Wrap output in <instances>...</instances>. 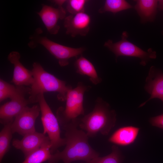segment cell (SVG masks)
<instances>
[{"label":"cell","instance_id":"obj_13","mask_svg":"<svg viewBox=\"0 0 163 163\" xmlns=\"http://www.w3.org/2000/svg\"><path fill=\"white\" fill-rule=\"evenodd\" d=\"M145 91L150 95L146 101L141 104V107L150 100L154 98L160 99L163 103V72L155 66H151L145 79Z\"/></svg>","mask_w":163,"mask_h":163},{"label":"cell","instance_id":"obj_18","mask_svg":"<svg viewBox=\"0 0 163 163\" xmlns=\"http://www.w3.org/2000/svg\"><path fill=\"white\" fill-rule=\"evenodd\" d=\"M51 147L50 140L44 143L38 149L32 152L25 158L22 163H42L48 161L50 158Z\"/></svg>","mask_w":163,"mask_h":163},{"label":"cell","instance_id":"obj_12","mask_svg":"<svg viewBox=\"0 0 163 163\" xmlns=\"http://www.w3.org/2000/svg\"><path fill=\"white\" fill-rule=\"evenodd\" d=\"M49 140H50L48 136L35 131L25 135L21 140L14 139L12 145L16 149L21 150L26 158Z\"/></svg>","mask_w":163,"mask_h":163},{"label":"cell","instance_id":"obj_25","mask_svg":"<svg viewBox=\"0 0 163 163\" xmlns=\"http://www.w3.org/2000/svg\"><path fill=\"white\" fill-rule=\"evenodd\" d=\"M158 7L160 9L163 10V0L158 1Z\"/></svg>","mask_w":163,"mask_h":163},{"label":"cell","instance_id":"obj_19","mask_svg":"<svg viewBox=\"0 0 163 163\" xmlns=\"http://www.w3.org/2000/svg\"><path fill=\"white\" fill-rule=\"evenodd\" d=\"M12 122L4 125L0 132V162L2 163L3 158L8 151L10 143L12 138L11 124Z\"/></svg>","mask_w":163,"mask_h":163},{"label":"cell","instance_id":"obj_5","mask_svg":"<svg viewBox=\"0 0 163 163\" xmlns=\"http://www.w3.org/2000/svg\"><path fill=\"white\" fill-rule=\"evenodd\" d=\"M41 114V120L43 128V133H47L50 138L51 147L50 152L53 154L58 149L66 145L65 138L60 136V130L58 119L47 103L44 94H39L37 99Z\"/></svg>","mask_w":163,"mask_h":163},{"label":"cell","instance_id":"obj_22","mask_svg":"<svg viewBox=\"0 0 163 163\" xmlns=\"http://www.w3.org/2000/svg\"><path fill=\"white\" fill-rule=\"evenodd\" d=\"M18 87L11 84L2 79H0V102L11 98L17 92Z\"/></svg>","mask_w":163,"mask_h":163},{"label":"cell","instance_id":"obj_1","mask_svg":"<svg viewBox=\"0 0 163 163\" xmlns=\"http://www.w3.org/2000/svg\"><path fill=\"white\" fill-rule=\"evenodd\" d=\"M79 122L80 119L62 127L65 131L66 147L62 151L52 154L48 163H57L60 160L64 163L78 160L87 162L99 156V153L89 144L86 133L78 129Z\"/></svg>","mask_w":163,"mask_h":163},{"label":"cell","instance_id":"obj_9","mask_svg":"<svg viewBox=\"0 0 163 163\" xmlns=\"http://www.w3.org/2000/svg\"><path fill=\"white\" fill-rule=\"evenodd\" d=\"M40 111L39 105L26 107L14 119L11 124L13 134L17 133L24 136L36 131L35 123Z\"/></svg>","mask_w":163,"mask_h":163},{"label":"cell","instance_id":"obj_7","mask_svg":"<svg viewBox=\"0 0 163 163\" xmlns=\"http://www.w3.org/2000/svg\"><path fill=\"white\" fill-rule=\"evenodd\" d=\"M38 34V28L35 33L30 37L31 40L28 44L29 46L33 48L36 43L42 45L58 59L59 64L62 67L67 66L70 58L76 57L82 55L85 50L84 47L74 48L60 44L50 40L46 37Z\"/></svg>","mask_w":163,"mask_h":163},{"label":"cell","instance_id":"obj_10","mask_svg":"<svg viewBox=\"0 0 163 163\" xmlns=\"http://www.w3.org/2000/svg\"><path fill=\"white\" fill-rule=\"evenodd\" d=\"M66 0H55L53 2L58 6L55 8L44 4L42 5L40 11L37 13L41 18L47 31L51 34H56L58 32L60 26L57 24L59 19H64L66 11L62 5Z\"/></svg>","mask_w":163,"mask_h":163},{"label":"cell","instance_id":"obj_4","mask_svg":"<svg viewBox=\"0 0 163 163\" xmlns=\"http://www.w3.org/2000/svg\"><path fill=\"white\" fill-rule=\"evenodd\" d=\"M91 88L90 86L79 82L76 87L69 90L65 107H59L56 111V117L62 127L78 120L79 116L84 115V95Z\"/></svg>","mask_w":163,"mask_h":163},{"label":"cell","instance_id":"obj_15","mask_svg":"<svg viewBox=\"0 0 163 163\" xmlns=\"http://www.w3.org/2000/svg\"><path fill=\"white\" fill-rule=\"evenodd\" d=\"M135 10L140 18V22L145 23L153 21L155 18L158 1L135 0Z\"/></svg>","mask_w":163,"mask_h":163},{"label":"cell","instance_id":"obj_24","mask_svg":"<svg viewBox=\"0 0 163 163\" xmlns=\"http://www.w3.org/2000/svg\"><path fill=\"white\" fill-rule=\"evenodd\" d=\"M149 122L152 126L163 129V114L151 118Z\"/></svg>","mask_w":163,"mask_h":163},{"label":"cell","instance_id":"obj_16","mask_svg":"<svg viewBox=\"0 0 163 163\" xmlns=\"http://www.w3.org/2000/svg\"><path fill=\"white\" fill-rule=\"evenodd\" d=\"M139 128L133 126L120 128L110 137L108 141L117 145L125 146L133 143L136 139Z\"/></svg>","mask_w":163,"mask_h":163},{"label":"cell","instance_id":"obj_20","mask_svg":"<svg viewBox=\"0 0 163 163\" xmlns=\"http://www.w3.org/2000/svg\"><path fill=\"white\" fill-rule=\"evenodd\" d=\"M132 6L124 0H107L98 10L100 13L110 12L115 14L119 12L131 8Z\"/></svg>","mask_w":163,"mask_h":163},{"label":"cell","instance_id":"obj_21","mask_svg":"<svg viewBox=\"0 0 163 163\" xmlns=\"http://www.w3.org/2000/svg\"><path fill=\"white\" fill-rule=\"evenodd\" d=\"M111 149L112 152L109 155L95 157L85 163H122L123 156L120 149L115 145L112 146Z\"/></svg>","mask_w":163,"mask_h":163},{"label":"cell","instance_id":"obj_2","mask_svg":"<svg viewBox=\"0 0 163 163\" xmlns=\"http://www.w3.org/2000/svg\"><path fill=\"white\" fill-rule=\"evenodd\" d=\"M116 117L115 111L108 103L98 97L92 111L80 118L78 126L86 131L89 137H94L99 133L106 136L115 126Z\"/></svg>","mask_w":163,"mask_h":163},{"label":"cell","instance_id":"obj_3","mask_svg":"<svg viewBox=\"0 0 163 163\" xmlns=\"http://www.w3.org/2000/svg\"><path fill=\"white\" fill-rule=\"evenodd\" d=\"M34 81L30 86L28 99L30 103L37 102L38 95L48 92L58 93L57 98L60 101H66L67 94L72 86L45 71L38 62L33 64L31 70Z\"/></svg>","mask_w":163,"mask_h":163},{"label":"cell","instance_id":"obj_17","mask_svg":"<svg viewBox=\"0 0 163 163\" xmlns=\"http://www.w3.org/2000/svg\"><path fill=\"white\" fill-rule=\"evenodd\" d=\"M74 65L76 72L81 75L88 76L93 84L97 85L102 82V79L98 76L93 64L82 55L77 58Z\"/></svg>","mask_w":163,"mask_h":163},{"label":"cell","instance_id":"obj_8","mask_svg":"<svg viewBox=\"0 0 163 163\" xmlns=\"http://www.w3.org/2000/svg\"><path fill=\"white\" fill-rule=\"evenodd\" d=\"M17 92L11 101L0 107V122L3 125L12 122L15 118L30 104L26 97L29 94L30 88L24 86H17Z\"/></svg>","mask_w":163,"mask_h":163},{"label":"cell","instance_id":"obj_14","mask_svg":"<svg viewBox=\"0 0 163 163\" xmlns=\"http://www.w3.org/2000/svg\"><path fill=\"white\" fill-rule=\"evenodd\" d=\"M20 54L17 51H12L8 55V59L14 66L11 82L17 86H30L34 81L32 72L21 63L20 61Z\"/></svg>","mask_w":163,"mask_h":163},{"label":"cell","instance_id":"obj_23","mask_svg":"<svg viewBox=\"0 0 163 163\" xmlns=\"http://www.w3.org/2000/svg\"><path fill=\"white\" fill-rule=\"evenodd\" d=\"M88 1L69 0L66 1L67 11L71 14L85 12V6Z\"/></svg>","mask_w":163,"mask_h":163},{"label":"cell","instance_id":"obj_6","mask_svg":"<svg viewBox=\"0 0 163 163\" xmlns=\"http://www.w3.org/2000/svg\"><path fill=\"white\" fill-rule=\"evenodd\" d=\"M129 35L126 31L123 32L121 39L114 43L111 40L105 42L104 46L107 48L115 55L116 60L120 56L138 58L140 60V64L145 66L151 59L156 58V53L151 48L145 51L127 40Z\"/></svg>","mask_w":163,"mask_h":163},{"label":"cell","instance_id":"obj_11","mask_svg":"<svg viewBox=\"0 0 163 163\" xmlns=\"http://www.w3.org/2000/svg\"><path fill=\"white\" fill-rule=\"evenodd\" d=\"M91 21L90 16L85 12L71 14L64 19L66 33L73 37L77 35L85 36L89 31Z\"/></svg>","mask_w":163,"mask_h":163}]
</instances>
